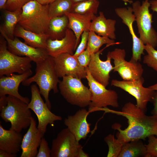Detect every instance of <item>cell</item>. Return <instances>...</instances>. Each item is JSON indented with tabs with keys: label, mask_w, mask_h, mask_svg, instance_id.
Instances as JSON below:
<instances>
[{
	"label": "cell",
	"mask_w": 157,
	"mask_h": 157,
	"mask_svg": "<svg viewBox=\"0 0 157 157\" xmlns=\"http://www.w3.org/2000/svg\"><path fill=\"white\" fill-rule=\"evenodd\" d=\"M30 69L25 72L19 74L13 73L9 76L3 75L0 77V97L6 95L18 98L26 103L30 101L27 97L21 96L18 92V88L22 83L32 74Z\"/></svg>",
	"instance_id": "cell-18"
},
{
	"label": "cell",
	"mask_w": 157,
	"mask_h": 157,
	"mask_svg": "<svg viewBox=\"0 0 157 157\" xmlns=\"http://www.w3.org/2000/svg\"><path fill=\"white\" fill-rule=\"evenodd\" d=\"M48 5L30 0L22 8L18 24L25 29L38 34L46 33L51 18Z\"/></svg>",
	"instance_id": "cell-4"
},
{
	"label": "cell",
	"mask_w": 157,
	"mask_h": 157,
	"mask_svg": "<svg viewBox=\"0 0 157 157\" xmlns=\"http://www.w3.org/2000/svg\"><path fill=\"white\" fill-rule=\"evenodd\" d=\"M51 149L46 140L43 138L41 141L36 157H51Z\"/></svg>",
	"instance_id": "cell-36"
},
{
	"label": "cell",
	"mask_w": 157,
	"mask_h": 157,
	"mask_svg": "<svg viewBox=\"0 0 157 157\" xmlns=\"http://www.w3.org/2000/svg\"><path fill=\"white\" fill-rule=\"evenodd\" d=\"M144 82V79L142 77L137 79L128 81L113 79L111 85L119 88L133 96L136 100V105L146 113L147 104L152 101L155 91L149 87H144L143 85Z\"/></svg>",
	"instance_id": "cell-11"
},
{
	"label": "cell",
	"mask_w": 157,
	"mask_h": 157,
	"mask_svg": "<svg viewBox=\"0 0 157 157\" xmlns=\"http://www.w3.org/2000/svg\"><path fill=\"white\" fill-rule=\"evenodd\" d=\"M53 57L55 70L59 78L70 76L81 79L86 78L85 68L80 64L74 55L63 53Z\"/></svg>",
	"instance_id": "cell-14"
},
{
	"label": "cell",
	"mask_w": 157,
	"mask_h": 157,
	"mask_svg": "<svg viewBox=\"0 0 157 157\" xmlns=\"http://www.w3.org/2000/svg\"><path fill=\"white\" fill-rule=\"evenodd\" d=\"M107 144L108 150L107 157H118L124 144L117 138H115L114 135L109 134L104 139Z\"/></svg>",
	"instance_id": "cell-31"
},
{
	"label": "cell",
	"mask_w": 157,
	"mask_h": 157,
	"mask_svg": "<svg viewBox=\"0 0 157 157\" xmlns=\"http://www.w3.org/2000/svg\"><path fill=\"white\" fill-rule=\"evenodd\" d=\"M148 138V144L146 145L147 150L146 157H157V136L151 135Z\"/></svg>",
	"instance_id": "cell-33"
},
{
	"label": "cell",
	"mask_w": 157,
	"mask_h": 157,
	"mask_svg": "<svg viewBox=\"0 0 157 157\" xmlns=\"http://www.w3.org/2000/svg\"><path fill=\"white\" fill-rule=\"evenodd\" d=\"M115 11L122 19V23L127 26L132 38V54L130 61L134 62L141 61L142 55L144 54L145 45L135 35L134 31L133 23L135 21V18L132 7L118 8Z\"/></svg>",
	"instance_id": "cell-15"
},
{
	"label": "cell",
	"mask_w": 157,
	"mask_h": 157,
	"mask_svg": "<svg viewBox=\"0 0 157 157\" xmlns=\"http://www.w3.org/2000/svg\"><path fill=\"white\" fill-rule=\"evenodd\" d=\"M151 102L153 103L154 108L151 112L152 115H157V91H155L154 97Z\"/></svg>",
	"instance_id": "cell-38"
},
{
	"label": "cell",
	"mask_w": 157,
	"mask_h": 157,
	"mask_svg": "<svg viewBox=\"0 0 157 157\" xmlns=\"http://www.w3.org/2000/svg\"><path fill=\"white\" fill-rule=\"evenodd\" d=\"M44 134L38 128L35 120L33 117L28 129L23 137L20 157H36L38 148Z\"/></svg>",
	"instance_id": "cell-19"
},
{
	"label": "cell",
	"mask_w": 157,
	"mask_h": 157,
	"mask_svg": "<svg viewBox=\"0 0 157 157\" xmlns=\"http://www.w3.org/2000/svg\"><path fill=\"white\" fill-rule=\"evenodd\" d=\"M115 40L106 37L100 36L94 32L89 31L87 49L90 53H95L99 51L100 48L104 44L109 46L118 44Z\"/></svg>",
	"instance_id": "cell-28"
},
{
	"label": "cell",
	"mask_w": 157,
	"mask_h": 157,
	"mask_svg": "<svg viewBox=\"0 0 157 157\" xmlns=\"http://www.w3.org/2000/svg\"><path fill=\"white\" fill-rule=\"evenodd\" d=\"M99 4V0H87L74 3L71 12L81 14L97 13Z\"/></svg>",
	"instance_id": "cell-30"
},
{
	"label": "cell",
	"mask_w": 157,
	"mask_h": 157,
	"mask_svg": "<svg viewBox=\"0 0 157 157\" xmlns=\"http://www.w3.org/2000/svg\"><path fill=\"white\" fill-rule=\"evenodd\" d=\"M89 113L88 110L81 108L74 115L68 116L64 120L65 125L79 142L85 139L90 131L91 124L87 120Z\"/></svg>",
	"instance_id": "cell-17"
},
{
	"label": "cell",
	"mask_w": 157,
	"mask_h": 157,
	"mask_svg": "<svg viewBox=\"0 0 157 157\" xmlns=\"http://www.w3.org/2000/svg\"><path fill=\"white\" fill-rule=\"evenodd\" d=\"M80 64L85 68L88 67L91 59V53L87 49L76 57Z\"/></svg>",
	"instance_id": "cell-37"
},
{
	"label": "cell",
	"mask_w": 157,
	"mask_h": 157,
	"mask_svg": "<svg viewBox=\"0 0 157 157\" xmlns=\"http://www.w3.org/2000/svg\"><path fill=\"white\" fill-rule=\"evenodd\" d=\"M65 15L68 19V28L73 31L76 37V49L81 34L85 31H89L91 22L96 16L93 14H81L72 12Z\"/></svg>",
	"instance_id": "cell-21"
},
{
	"label": "cell",
	"mask_w": 157,
	"mask_h": 157,
	"mask_svg": "<svg viewBox=\"0 0 157 157\" xmlns=\"http://www.w3.org/2000/svg\"><path fill=\"white\" fill-rule=\"evenodd\" d=\"M32 61L29 57L19 56L10 52L8 49L6 41L3 36L1 37L0 77L14 73L23 74L31 69Z\"/></svg>",
	"instance_id": "cell-9"
},
{
	"label": "cell",
	"mask_w": 157,
	"mask_h": 157,
	"mask_svg": "<svg viewBox=\"0 0 157 157\" xmlns=\"http://www.w3.org/2000/svg\"><path fill=\"white\" fill-rule=\"evenodd\" d=\"M28 104L12 96L0 97V116L10 123L9 129L20 132L29 127L33 117Z\"/></svg>",
	"instance_id": "cell-2"
},
{
	"label": "cell",
	"mask_w": 157,
	"mask_h": 157,
	"mask_svg": "<svg viewBox=\"0 0 157 157\" xmlns=\"http://www.w3.org/2000/svg\"><path fill=\"white\" fill-rule=\"evenodd\" d=\"M58 87L60 93L71 105L81 108L89 106L91 102V92L82 82L81 79L65 76L60 81Z\"/></svg>",
	"instance_id": "cell-6"
},
{
	"label": "cell",
	"mask_w": 157,
	"mask_h": 157,
	"mask_svg": "<svg viewBox=\"0 0 157 157\" xmlns=\"http://www.w3.org/2000/svg\"><path fill=\"white\" fill-rule=\"evenodd\" d=\"M149 87L152 90L157 91V83Z\"/></svg>",
	"instance_id": "cell-43"
},
{
	"label": "cell",
	"mask_w": 157,
	"mask_h": 157,
	"mask_svg": "<svg viewBox=\"0 0 157 157\" xmlns=\"http://www.w3.org/2000/svg\"><path fill=\"white\" fill-rule=\"evenodd\" d=\"M23 136L20 132L5 129L0 124V149L16 154L21 149Z\"/></svg>",
	"instance_id": "cell-22"
},
{
	"label": "cell",
	"mask_w": 157,
	"mask_h": 157,
	"mask_svg": "<svg viewBox=\"0 0 157 157\" xmlns=\"http://www.w3.org/2000/svg\"><path fill=\"white\" fill-rule=\"evenodd\" d=\"M43 5H48L56 0H34Z\"/></svg>",
	"instance_id": "cell-41"
},
{
	"label": "cell",
	"mask_w": 157,
	"mask_h": 157,
	"mask_svg": "<svg viewBox=\"0 0 157 157\" xmlns=\"http://www.w3.org/2000/svg\"><path fill=\"white\" fill-rule=\"evenodd\" d=\"M124 3L125 5H127L128 3L132 4L133 2L131 0H121Z\"/></svg>",
	"instance_id": "cell-44"
},
{
	"label": "cell",
	"mask_w": 157,
	"mask_h": 157,
	"mask_svg": "<svg viewBox=\"0 0 157 157\" xmlns=\"http://www.w3.org/2000/svg\"><path fill=\"white\" fill-rule=\"evenodd\" d=\"M31 89V99L28 104V107L36 115L38 120L37 128L44 134L48 124L52 125L55 121H60L62 118L50 111L41 97L39 89L36 85H32Z\"/></svg>",
	"instance_id": "cell-10"
},
{
	"label": "cell",
	"mask_w": 157,
	"mask_h": 157,
	"mask_svg": "<svg viewBox=\"0 0 157 157\" xmlns=\"http://www.w3.org/2000/svg\"><path fill=\"white\" fill-rule=\"evenodd\" d=\"M73 4L71 0H55L49 5L50 18L62 16L71 12Z\"/></svg>",
	"instance_id": "cell-29"
},
{
	"label": "cell",
	"mask_w": 157,
	"mask_h": 157,
	"mask_svg": "<svg viewBox=\"0 0 157 157\" xmlns=\"http://www.w3.org/2000/svg\"><path fill=\"white\" fill-rule=\"evenodd\" d=\"M146 145L141 140H137L125 143L118 157H146Z\"/></svg>",
	"instance_id": "cell-26"
},
{
	"label": "cell",
	"mask_w": 157,
	"mask_h": 157,
	"mask_svg": "<svg viewBox=\"0 0 157 157\" xmlns=\"http://www.w3.org/2000/svg\"><path fill=\"white\" fill-rule=\"evenodd\" d=\"M58 78L55 70L53 57L49 56L43 61L36 64L35 74L22 83L24 86H28L32 83L35 82L38 86L40 94L51 109L49 94L51 90L54 93L58 92L57 85L60 81Z\"/></svg>",
	"instance_id": "cell-3"
},
{
	"label": "cell",
	"mask_w": 157,
	"mask_h": 157,
	"mask_svg": "<svg viewBox=\"0 0 157 157\" xmlns=\"http://www.w3.org/2000/svg\"><path fill=\"white\" fill-rule=\"evenodd\" d=\"M68 24V19L65 15L51 18L46 33L49 38L54 40L63 38L65 35L67 29L69 28Z\"/></svg>",
	"instance_id": "cell-25"
},
{
	"label": "cell",
	"mask_w": 157,
	"mask_h": 157,
	"mask_svg": "<svg viewBox=\"0 0 157 157\" xmlns=\"http://www.w3.org/2000/svg\"><path fill=\"white\" fill-rule=\"evenodd\" d=\"M85 68L87 73L86 78L91 93V102L88 106L89 113L100 110L102 108L108 106L115 108L119 107L117 92L113 90L106 89V87L93 78L88 67Z\"/></svg>",
	"instance_id": "cell-7"
},
{
	"label": "cell",
	"mask_w": 157,
	"mask_h": 157,
	"mask_svg": "<svg viewBox=\"0 0 157 157\" xmlns=\"http://www.w3.org/2000/svg\"><path fill=\"white\" fill-rule=\"evenodd\" d=\"M17 154L9 153L4 150L0 149V157H16Z\"/></svg>",
	"instance_id": "cell-39"
},
{
	"label": "cell",
	"mask_w": 157,
	"mask_h": 157,
	"mask_svg": "<svg viewBox=\"0 0 157 157\" xmlns=\"http://www.w3.org/2000/svg\"><path fill=\"white\" fill-rule=\"evenodd\" d=\"M30 0H7L5 10L14 11L22 9L23 6Z\"/></svg>",
	"instance_id": "cell-35"
},
{
	"label": "cell",
	"mask_w": 157,
	"mask_h": 157,
	"mask_svg": "<svg viewBox=\"0 0 157 157\" xmlns=\"http://www.w3.org/2000/svg\"><path fill=\"white\" fill-rule=\"evenodd\" d=\"M0 32L7 41L8 49L15 55L29 57L36 64L43 61L49 56L45 49L33 47L22 42L17 37L13 39H10L1 26Z\"/></svg>",
	"instance_id": "cell-13"
},
{
	"label": "cell",
	"mask_w": 157,
	"mask_h": 157,
	"mask_svg": "<svg viewBox=\"0 0 157 157\" xmlns=\"http://www.w3.org/2000/svg\"><path fill=\"white\" fill-rule=\"evenodd\" d=\"M107 54L113 60V71L117 72L123 80H134L142 77L144 72L142 65L139 62L126 60L125 49L116 48L108 52Z\"/></svg>",
	"instance_id": "cell-12"
},
{
	"label": "cell",
	"mask_w": 157,
	"mask_h": 157,
	"mask_svg": "<svg viewBox=\"0 0 157 157\" xmlns=\"http://www.w3.org/2000/svg\"><path fill=\"white\" fill-rule=\"evenodd\" d=\"M132 4L140 38L145 45L149 44L155 48L157 47V32L152 26V14L149 11V0L143 1L142 4L137 0Z\"/></svg>",
	"instance_id": "cell-5"
},
{
	"label": "cell",
	"mask_w": 157,
	"mask_h": 157,
	"mask_svg": "<svg viewBox=\"0 0 157 157\" xmlns=\"http://www.w3.org/2000/svg\"><path fill=\"white\" fill-rule=\"evenodd\" d=\"M89 32V30L85 31L81 34L80 42L78 45L76 51L73 55L75 57H77L86 49Z\"/></svg>",
	"instance_id": "cell-34"
},
{
	"label": "cell",
	"mask_w": 157,
	"mask_h": 157,
	"mask_svg": "<svg viewBox=\"0 0 157 157\" xmlns=\"http://www.w3.org/2000/svg\"><path fill=\"white\" fill-rule=\"evenodd\" d=\"M116 22L115 19H106L104 13L100 11L99 15L92 21L89 31H93L99 36L115 40L116 39L115 33Z\"/></svg>",
	"instance_id": "cell-23"
},
{
	"label": "cell",
	"mask_w": 157,
	"mask_h": 157,
	"mask_svg": "<svg viewBox=\"0 0 157 157\" xmlns=\"http://www.w3.org/2000/svg\"><path fill=\"white\" fill-rule=\"evenodd\" d=\"M7 0H0V9L1 10L5 9Z\"/></svg>",
	"instance_id": "cell-42"
},
{
	"label": "cell",
	"mask_w": 157,
	"mask_h": 157,
	"mask_svg": "<svg viewBox=\"0 0 157 157\" xmlns=\"http://www.w3.org/2000/svg\"><path fill=\"white\" fill-rule=\"evenodd\" d=\"M76 39L73 31L68 28L65 36L60 40L48 39L47 42L46 50L49 56L55 57L59 54L68 53L73 55Z\"/></svg>",
	"instance_id": "cell-20"
},
{
	"label": "cell",
	"mask_w": 157,
	"mask_h": 157,
	"mask_svg": "<svg viewBox=\"0 0 157 157\" xmlns=\"http://www.w3.org/2000/svg\"><path fill=\"white\" fill-rule=\"evenodd\" d=\"M85 0H71L74 3L83 1Z\"/></svg>",
	"instance_id": "cell-45"
},
{
	"label": "cell",
	"mask_w": 157,
	"mask_h": 157,
	"mask_svg": "<svg viewBox=\"0 0 157 157\" xmlns=\"http://www.w3.org/2000/svg\"><path fill=\"white\" fill-rule=\"evenodd\" d=\"M22 9L14 11L5 10L4 12V22L1 26L8 37L11 39L14 38V32L18 24Z\"/></svg>",
	"instance_id": "cell-27"
},
{
	"label": "cell",
	"mask_w": 157,
	"mask_h": 157,
	"mask_svg": "<svg viewBox=\"0 0 157 157\" xmlns=\"http://www.w3.org/2000/svg\"><path fill=\"white\" fill-rule=\"evenodd\" d=\"M14 36L22 38L24 42L34 48L46 49L49 36L46 33L38 34L26 30L17 24L14 32Z\"/></svg>",
	"instance_id": "cell-24"
},
{
	"label": "cell",
	"mask_w": 157,
	"mask_h": 157,
	"mask_svg": "<svg viewBox=\"0 0 157 157\" xmlns=\"http://www.w3.org/2000/svg\"><path fill=\"white\" fill-rule=\"evenodd\" d=\"M105 48L91 54L90 60L88 67L93 78L106 87L109 83L110 73L113 70V67L111 63L112 59L108 54L106 60L103 61L100 59V55Z\"/></svg>",
	"instance_id": "cell-16"
},
{
	"label": "cell",
	"mask_w": 157,
	"mask_h": 157,
	"mask_svg": "<svg viewBox=\"0 0 157 157\" xmlns=\"http://www.w3.org/2000/svg\"><path fill=\"white\" fill-rule=\"evenodd\" d=\"M101 110L122 116L127 119L128 126L124 129L116 123L112 128L117 130V138L124 143L137 140H145L150 136H157V115H146L142 110L131 102L126 103L121 111L110 110L107 107Z\"/></svg>",
	"instance_id": "cell-1"
},
{
	"label": "cell",
	"mask_w": 157,
	"mask_h": 157,
	"mask_svg": "<svg viewBox=\"0 0 157 157\" xmlns=\"http://www.w3.org/2000/svg\"><path fill=\"white\" fill-rule=\"evenodd\" d=\"M144 49L147 54L144 56L143 63L157 72V50L148 44L145 45Z\"/></svg>",
	"instance_id": "cell-32"
},
{
	"label": "cell",
	"mask_w": 157,
	"mask_h": 157,
	"mask_svg": "<svg viewBox=\"0 0 157 157\" xmlns=\"http://www.w3.org/2000/svg\"><path fill=\"white\" fill-rule=\"evenodd\" d=\"M151 9L157 13V0H151L149 1Z\"/></svg>",
	"instance_id": "cell-40"
},
{
	"label": "cell",
	"mask_w": 157,
	"mask_h": 157,
	"mask_svg": "<svg viewBox=\"0 0 157 157\" xmlns=\"http://www.w3.org/2000/svg\"><path fill=\"white\" fill-rule=\"evenodd\" d=\"M67 128L63 129L52 142L51 157H87L83 147Z\"/></svg>",
	"instance_id": "cell-8"
}]
</instances>
